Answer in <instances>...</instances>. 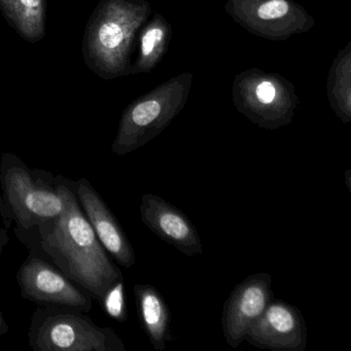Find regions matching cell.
<instances>
[{
  "mask_svg": "<svg viewBox=\"0 0 351 351\" xmlns=\"http://www.w3.org/2000/svg\"><path fill=\"white\" fill-rule=\"evenodd\" d=\"M56 186L63 202L61 215L40 227L14 232L29 252L48 258L99 303L106 289L124 276L84 215L73 180L57 176Z\"/></svg>",
  "mask_w": 351,
  "mask_h": 351,
  "instance_id": "obj_1",
  "label": "cell"
},
{
  "mask_svg": "<svg viewBox=\"0 0 351 351\" xmlns=\"http://www.w3.org/2000/svg\"><path fill=\"white\" fill-rule=\"evenodd\" d=\"M153 11L147 0H100L84 32V62L100 79L130 75L131 56Z\"/></svg>",
  "mask_w": 351,
  "mask_h": 351,
  "instance_id": "obj_2",
  "label": "cell"
},
{
  "mask_svg": "<svg viewBox=\"0 0 351 351\" xmlns=\"http://www.w3.org/2000/svg\"><path fill=\"white\" fill-rule=\"evenodd\" d=\"M0 192L17 230L40 227L54 221L63 210L56 176L29 167L14 153L1 155Z\"/></svg>",
  "mask_w": 351,
  "mask_h": 351,
  "instance_id": "obj_3",
  "label": "cell"
},
{
  "mask_svg": "<svg viewBox=\"0 0 351 351\" xmlns=\"http://www.w3.org/2000/svg\"><path fill=\"white\" fill-rule=\"evenodd\" d=\"M193 80L191 73L174 75L133 100L123 110L112 153L128 155L161 134L186 106Z\"/></svg>",
  "mask_w": 351,
  "mask_h": 351,
  "instance_id": "obj_4",
  "label": "cell"
},
{
  "mask_svg": "<svg viewBox=\"0 0 351 351\" xmlns=\"http://www.w3.org/2000/svg\"><path fill=\"white\" fill-rule=\"evenodd\" d=\"M27 335L34 351H126L112 328L98 326L86 312L71 308L38 306Z\"/></svg>",
  "mask_w": 351,
  "mask_h": 351,
  "instance_id": "obj_5",
  "label": "cell"
},
{
  "mask_svg": "<svg viewBox=\"0 0 351 351\" xmlns=\"http://www.w3.org/2000/svg\"><path fill=\"white\" fill-rule=\"evenodd\" d=\"M232 97L238 112L266 130L291 124L300 104L293 83L279 73L256 67L235 75Z\"/></svg>",
  "mask_w": 351,
  "mask_h": 351,
  "instance_id": "obj_6",
  "label": "cell"
},
{
  "mask_svg": "<svg viewBox=\"0 0 351 351\" xmlns=\"http://www.w3.org/2000/svg\"><path fill=\"white\" fill-rule=\"evenodd\" d=\"M225 11L248 34L272 42H285L315 25L314 18L295 0H227Z\"/></svg>",
  "mask_w": 351,
  "mask_h": 351,
  "instance_id": "obj_7",
  "label": "cell"
},
{
  "mask_svg": "<svg viewBox=\"0 0 351 351\" xmlns=\"http://www.w3.org/2000/svg\"><path fill=\"white\" fill-rule=\"evenodd\" d=\"M22 298L40 307H64L89 312L91 293L69 278L51 261L29 252L16 275Z\"/></svg>",
  "mask_w": 351,
  "mask_h": 351,
  "instance_id": "obj_8",
  "label": "cell"
},
{
  "mask_svg": "<svg viewBox=\"0 0 351 351\" xmlns=\"http://www.w3.org/2000/svg\"><path fill=\"white\" fill-rule=\"evenodd\" d=\"M274 298L272 276L268 273L250 275L236 285L223 306L221 326L228 345L237 348L254 322Z\"/></svg>",
  "mask_w": 351,
  "mask_h": 351,
  "instance_id": "obj_9",
  "label": "cell"
},
{
  "mask_svg": "<svg viewBox=\"0 0 351 351\" xmlns=\"http://www.w3.org/2000/svg\"><path fill=\"white\" fill-rule=\"evenodd\" d=\"M252 346L273 351H304L307 328L301 310L283 300H272L246 332Z\"/></svg>",
  "mask_w": 351,
  "mask_h": 351,
  "instance_id": "obj_10",
  "label": "cell"
},
{
  "mask_svg": "<svg viewBox=\"0 0 351 351\" xmlns=\"http://www.w3.org/2000/svg\"><path fill=\"white\" fill-rule=\"evenodd\" d=\"M75 194L86 219L106 252L126 269L136 263L134 250L118 219L87 178L73 182Z\"/></svg>",
  "mask_w": 351,
  "mask_h": 351,
  "instance_id": "obj_11",
  "label": "cell"
},
{
  "mask_svg": "<svg viewBox=\"0 0 351 351\" xmlns=\"http://www.w3.org/2000/svg\"><path fill=\"white\" fill-rule=\"evenodd\" d=\"M141 221L158 237L186 256L203 254L202 241L196 227L180 209L154 194L141 197Z\"/></svg>",
  "mask_w": 351,
  "mask_h": 351,
  "instance_id": "obj_12",
  "label": "cell"
},
{
  "mask_svg": "<svg viewBox=\"0 0 351 351\" xmlns=\"http://www.w3.org/2000/svg\"><path fill=\"white\" fill-rule=\"evenodd\" d=\"M141 328L154 349L164 351L173 341L171 313L163 295L152 285L137 283L133 289Z\"/></svg>",
  "mask_w": 351,
  "mask_h": 351,
  "instance_id": "obj_13",
  "label": "cell"
},
{
  "mask_svg": "<svg viewBox=\"0 0 351 351\" xmlns=\"http://www.w3.org/2000/svg\"><path fill=\"white\" fill-rule=\"evenodd\" d=\"M171 24L161 14L155 13L143 24L137 38L136 60L130 75L149 73L163 60L171 43Z\"/></svg>",
  "mask_w": 351,
  "mask_h": 351,
  "instance_id": "obj_14",
  "label": "cell"
},
{
  "mask_svg": "<svg viewBox=\"0 0 351 351\" xmlns=\"http://www.w3.org/2000/svg\"><path fill=\"white\" fill-rule=\"evenodd\" d=\"M8 24L26 42L36 44L46 36L47 0H0Z\"/></svg>",
  "mask_w": 351,
  "mask_h": 351,
  "instance_id": "obj_15",
  "label": "cell"
},
{
  "mask_svg": "<svg viewBox=\"0 0 351 351\" xmlns=\"http://www.w3.org/2000/svg\"><path fill=\"white\" fill-rule=\"evenodd\" d=\"M330 108L343 124L351 122V40L332 60L326 81Z\"/></svg>",
  "mask_w": 351,
  "mask_h": 351,
  "instance_id": "obj_16",
  "label": "cell"
},
{
  "mask_svg": "<svg viewBox=\"0 0 351 351\" xmlns=\"http://www.w3.org/2000/svg\"><path fill=\"white\" fill-rule=\"evenodd\" d=\"M106 315L118 322H127L126 293H125L124 277L114 281L102 295L99 302Z\"/></svg>",
  "mask_w": 351,
  "mask_h": 351,
  "instance_id": "obj_17",
  "label": "cell"
},
{
  "mask_svg": "<svg viewBox=\"0 0 351 351\" xmlns=\"http://www.w3.org/2000/svg\"><path fill=\"white\" fill-rule=\"evenodd\" d=\"M0 215L3 217L5 227L7 228V229H10L12 223H13V219H11V215H10L9 211H8L7 207H5V202H3L1 192H0Z\"/></svg>",
  "mask_w": 351,
  "mask_h": 351,
  "instance_id": "obj_18",
  "label": "cell"
},
{
  "mask_svg": "<svg viewBox=\"0 0 351 351\" xmlns=\"http://www.w3.org/2000/svg\"><path fill=\"white\" fill-rule=\"evenodd\" d=\"M9 242V229L5 227H0V256H3V250Z\"/></svg>",
  "mask_w": 351,
  "mask_h": 351,
  "instance_id": "obj_19",
  "label": "cell"
},
{
  "mask_svg": "<svg viewBox=\"0 0 351 351\" xmlns=\"http://www.w3.org/2000/svg\"><path fill=\"white\" fill-rule=\"evenodd\" d=\"M10 326L9 324L5 322V316H3V312L0 311V336L7 335L9 332Z\"/></svg>",
  "mask_w": 351,
  "mask_h": 351,
  "instance_id": "obj_20",
  "label": "cell"
},
{
  "mask_svg": "<svg viewBox=\"0 0 351 351\" xmlns=\"http://www.w3.org/2000/svg\"><path fill=\"white\" fill-rule=\"evenodd\" d=\"M349 174H350V170H347L346 174H345V176H346V180L348 184H347V186H348L349 191H350V184H349Z\"/></svg>",
  "mask_w": 351,
  "mask_h": 351,
  "instance_id": "obj_21",
  "label": "cell"
}]
</instances>
